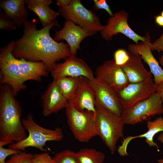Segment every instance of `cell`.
<instances>
[{"mask_svg": "<svg viewBox=\"0 0 163 163\" xmlns=\"http://www.w3.org/2000/svg\"><path fill=\"white\" fill-rule=\"evenodd\" d=\"M54 26L60 27L57 20L39 30L35 19L26 20L23 35L15 42L14 56L18 59L42 62L51 72L57 61L72 55L67 43L58 42L51 37L50 31Z\"/></svg>", "mask_w": 163, "mask_h": 163, "instance_id": "1", "label": "cell"}, {"mask_svg": "<svg viewBox=\"0 0 163 163\" xmlns=\"http://www.w3.org/2000/svg\"><path fill=\"white\" fill-rule=\"evenodd\" d=\"M11 88L0 86V141L9 144L19 142L27 136L21 120L22 110Z\"/></svg>", "mask_w": 163, "mask_h": 163, "instance_id": "2", "label": "cell"}, {"mask_svg": "<svg viewBox=\"0 0 163 163\" xmlns=\"http://www.w3.org/2000/svg\"><path fill=\"white\" fill-rule=\"evenodd\" d=\"M22 122L29 135L24 139L11 144L9 145L10 148L24 151L27 148L33 147L46 152L47 150L44 147L46 142L60 141L63 139L64 136L62 128L56 127L51 129L43 127L35 122L31 114L22 119Z\"/></svg>", "mask_w": 163, "mask_h": 163, "instance_id": "3", "label": "cell"}, {"mask_svg": "<svg viewBox=\"0 0 163 163\" xmlns=\"http://www.w3.org/2000/svg\"><path fill=\"white\" fill-rule=\"evenodd\" d=\"M95 119L99 136L112 154L116 150L119 139L123 137L125 124L121 116L95 104Z\"/></svg>", "mask_w": 163, "mask_h": 163, "instance_id": "4", "label": "cell"}, {"mask_svg": "<svg viewBox=\"0 0 163 163\" xmlns=\"http://www.w3.org/2000/svg\"><path fill=\"white\" fill-rule=\"evenodd\" d=\"M56 2L59 13L66 20L95 34L103 29L104 26L95 13L85 8L80 0H56Z\"/></svg>", "mask_w": 163, "mask_h": 163, "instance_id": "5", "label": "cell"}, {"mask_svg": "<svg viewBox=\"0 0 163 163\" xmlns=\"http://www.w3.org/2000/svg\"><path fill=\"white\" fill-rule=\"evenodd\" d=\"M65 108L69 128L77 140L87 142L97 136L95 113L87 110H79L68 101Z\"/></svg>", "mask_w": 163, "mask_h": 163, "instance_id": "6", "label": "cell"}, {"mask_svg": "<svg viewBox=\"0 0 163 163\" xmlns=\"http://www.w3.org/2000/svg\"><path fill=\"white\" fill-rule=\"evenodd\" d=\"M15 41L12 40L0 49V68L1 84H7L12 88L15 96L26 86L19 69L18 59L13 55Z\"/></svg>", "mask_w": 163, "mask_h": 163, "instance_id": "7", "label": "cell"}, {"mask_svg": "<svg viewBox=\"0 0 163 163\" xmlns=\"http://www.w3.org/2000/svg\"><path fill=\"white\" fill-rule=\"evenodd\" d=\"M162 103L159 94L156 92L149 98L123 110L121 117L124 124L134 125L151 116L162 113Z\"/></svg>", "mask_w": 163, "mask_h": 163, "instance_id": "8", "label": "cell"}, {"mask_svg": "<svg viewBox=\"0 0 163 163\" xmlns=\"http://www.w3.org/2000/svg\"><path fill=\"white\" fill-rule=\"evenodd\" d=\"M157 91V85L151 78L144 82L129 83L117 91L123 110L150 97Z\"/></svg>", "mask_w": 163, "mask_h": 163, "instance_id": "9", "label": "cell"}, {"mask_svg": "<svg viewBox=\"0 0 163 163\" xmlns=\"http://www.w3.org/2000/svg\"><path fill=\"white\" fill-rule=\"evenodd\" d=\"M128 13L124 10L114 13L112 17L109 18L107 24L100 32L101 37L108 41L112 40L113 36L121 33L133 41L136 44L140 40L145 41V36H142L137 34L129 26L128 22Z\"/></svg>", "mask_w": 163, "mask_h": 163, "instance_id": "10", "label": "cell"}, {"mask_svg": "<svg viewBox=\"0 0 163 163\" xmlns=\"http://www.w3.org/2000/svg\"><path fill=\"white\" fill-rule=\"evenodd\" d=\"M53 80L66 77H84L90 80L95 77L93 72L82 59L71 56L63 62L56 63L50 72Z\"/></svg>", "mask_w": 163, "mask_h": 163, "instance_id": "11", "label": "cell"}, {"mask_svg": "<svg viewBox=\"0 0 163 163\" xmlns=\"http://www.w3.org/2000/svg\"><path fill=\"white\" fill-rule=\"evenodd\" d=\"M90 82L95 93V104L121 116L123 109L117 91L95 78Z\"/></svg>", "mask_w": 163, "mask_h": 163, "instance_id": "12", "label": "cell"}, {"mask_svg": "<svg viewBox=\"0 0 163 163\" xmlns=\"http://www.w3.org/2000/svg\"><path fill=\"white\" fill-rule=\"evenodd\" d=\"M95 74L96 78L106 83L117 91L129 83L122 68L116 64L113 59L104 61L97 68Z\"/></svg>", "mask_w": 163, "mask_h": 163, "instance_id": "13", "label": "cell"}, {"mask_svg": "<svg viewBox=\"0 0 163 163\" xmlns=\"http://www.w3.org/2000/svg\"><path fill=\"white\" fill-rule=\"evenodd\" d=\"M95 34L86 30L71 21L65 20L63 27L61 30L56 31L53 39L57 42L62 40H66L72 55L76 56L82 41L85 38Z\"/></svg>", "mask_w": 163, "mask_h": 163, "instance_id": "14", "label": "cell"}, {"mask_svg": "<svg viewBox=\"0 0 163 163\" xmlns=\"http://www.w3.org/2000/svg\"><path fill=\"white\" fill-rule=\"evenodd\" d=\"M145 37V41H141L137 44H130L128 49L136 51L141 55L142 59L148 65L153 75L154 82L157 85L163 82V69L152 54L149 34L147 32Z\"/></svg>", "mask_w": 163, "mask_h": 163, "instance_id": "15", "label": "cell"}, {"mask_svg": "<svg viewBox=\"0 0 163 163\" xmlns=\"http://www.w3.org/2000/svg\"><path fill=\"white\" fill-rule=\"evenodd\" d=\"M42 114L44 117L56 113L65 108L68 101L53 80L41 96Z\"/></svg>", "mask_w": 163, "mask_h": 163, "instance_id": "16", "label": "cell"}, {"mask_svg": "<svg viewBox=\"0 0 163 163\" xmlns=\"http://www.w3.org/2000/svg\"><path fill=\"white\" fill-rule=\"evenodd\" d=\"M128 51L129 59L121 67L129 83L141 82L151 78L152 73L144 66L141 55L136 51L129 50Z\"/></svg>", "mask_w": 163, "mask_h": 163, "instance_id": "17", "label": "cell"}, {"mask_svg": "<svg viewBox=\"0 0 163 163\" xmlns=\"http://www.w3.org/2000/svg\"><path fill=\"white\" fill-rule=\"evenodd\" d=\"M68 102L79 110H87L95 114V94L89 80L82 77L76 95L72 100Z\"/></svg>", "mask_w": 163, "mask_h": 163, "instance_id": "18", "label": "cell"}, {"mask_svg": "<svg viewBox=\"0 0 163 163\" xmlns=\"http://www.w3.org/2000/svg\"><path fill=\"white\" fill-rule=\"evenodd\" d=\"M25 0H2L0 1L1 9L4 11L5 15L20 29L23 25L29 14L25 7Z\"/></svg>", "mask_w": 163, "mask_h": 163, "instance_id": "19", "label": "cell"}, {"mask_svg": "<svg viewBox=\"0 0 163 163\" xmlns=\"http://www.w3.org/2000/svg\"><path fill=\"white\" fill-rule=\"evenodd\" d=\"M18 62L20 73L24 83L30 80L40 82L42 77L47 76L50 72L42 62H32L24 59H18Z\"/></svg>", "mask_w": 163, "mask_h": 163, "instance_id": "20", "label": "cell"}, {"mask_svg": "<svg viewBox=\"0 0 163 163\" xmlns=\"http://www.w3.org/2000/svg\"><path fill=\"white\" fill-rule=\"evenodd\" d=\"M148 130L141 135L135 136H129L124 139L122 144L118 147L117 151L121 155L127 154L126 149L129 142L132 139L138 138H145V142L150 147H156L159 151L158 146L153 141L155 135L159 132H163V118L158 117L153 121H149L146 123Z\"/></svg>", "mask_w": 163, "mask_h": 163, "instance_id": "21", "label": "cell"}, {"mask_svg": "<svg viewBox=\"0 0 163 163\" xmlns=\"http://www.w3.org/2000/svg\"><path fill=\"white\" fill-rule=\"evenodd\" d=\"M52 3L51 0H25L28 9L37 15L43 27L54 22L60 15L50 8Z\"/></svg>", "mask_w": 163, "mask_h": 163, "instance_id": "22", "label": "cell"}, {"mask_svg": "<svg viewBox=\"0 0 163 163\" xmlns=\"http://www.w3.org/2000/svg\"><path fill=\"white\" fill-rule=\"evenodd\" d=\"M82 76L66 77L54 80L63 95L68 101L75 97L79 88Z\"/></svg>", "mask_w": 163, "mask_h": 163, "instance_id": "23", "label": "cell"}, {"mask_svg": "<svg viewBox=\"0 0 163 163\" xmlns=\"http://www.w3.org/2000/svg\"><path fill=\"white\" fill-rule=\"evenodd\" d=\"M80 163H103L105 155L102 152L93 148H84L76 152Z\"/></svg>", "mask_w": 163, "mask_h": 163, "instance_id": "24", "label": "cell"}, {"mask_svg": "<svg viewBox=\"0 0 163 163\" xmlns=\"http://www.w3.org/2000/svg\"><path fill=\"white\" fill-rule=\"evenodd\" d=\"M53 158L56 163H80L76 152L68 149L57 153Z\"/></svg>", "mask_w": 163, "mask_h": 163, "instance_id": "25", "label": "cell"}, {"mask_svg": "<svg viewBox=\"0 0 163 163\" xmlns=\"http://www.w3.org/2000/svg\"><path fill=\"white\" fill-rule=\"evenodd\" d=\"M34 155L23 151L13 155L5 163H32Z\"/></svg>", "mask_w": 163, "mask_h": 163, "instance_id": "26", "label": "cell"}, {"mask_svg": "<svg viewBox=\"0 0 163 163\" xmlns=\"http://www.w3.org/2000/svg\"><path fill=\"white\" fill-rule=\"evenodd\" d=\"M113 60L116 64L121 67L129 60V56L128 52L122 49L116 50L114 53Z\"/></svg>", "mask_w": 163, "mask_h": 163, "instance_id": "27", "label": "cell"}, {"mask_svg": "<svg viewBox=\"0 0 163 163\" xmlns=\"http://www.w3.org/2000/svg\"><path fill=\"white\" fill-rule=\"evenodd\" d=\"M17 27L15 24L9 19L1 10L0 11V29L2 31H12Z\"/></svg>", "mask_w": 163, "mask_h": 163, "instance_id": "28", "label": "cell"}, {"mask_svg": "<svg viewBox=\"0 0 163 163\" xmlns=\"http://www.w3.org/2000/svg\"><path fill=\"white\" fill-rule=\"evenodd\" d=\"M32 163H56L46 152L40 154H35Z\"/></svg>", "mask_w": 163, "mask_h": 163, "instance_id": "29", "label": "cell"}, {"mask_svg": "<svg viewBox=\"0 0 163 163\" xmlns=\"http://www.w3.org/2000/svg\"><path fill=\"white\" fill-rule=\"evenodd\" d=\"M21 151L9 148H5L0 145V163H5V159L8 156L20 152Z\"/></svg>", "mask_w": 163, "mask_h": 163, "instance_id": "30", "label": "cell"}, {"mask_svg": "<svg viewBox=\"0 0 163 163\" xmlns=\"http://www.w3.org/2000/svg\"><path fill=\"white\" fill-rule=\"evenodd\" d=\"M94 5L93 9L94 11H97L100 9H104L108 13L110 17L113 15L109 5L105 0H94Z\"/></svg>", "mask_w": 163, "mask_h": 163, "instance_id": "31", "label": "cell"}, {"mask_svg": "<svg viewBox=\"0 0 163 163\" xmlns=\"http://www.w3.org/2000/svg\"><path fill=\"white\" fill-rule=\"evenodd\" d=\"M151 49L152 50H157L163 53V33L158 38L151 43Z\"/></svg>", "mask_w": 163, "mask_h": 163, "instance_id": "32", "label": "cell"}, {"mask_svg": "<svg viewBox=\"0 0 163 163\" xmlns=\"http://www.w3.org/2000/svg\"><path fill=\"white\" fill-rule=\"evenodd\" d=\"M159 94L163 103V82L157 85V91Z\"/></svg>", "mask_w": 163, "mask_h": 163, "instance_id": "33", "label": "cell"}, {"mask_svg": "<svg viewBox=\"0 0 163 163\" xmlns=\"http://www.w3.org/2000/svg\"><path fill=\"white\" fill-rule=\"evenodd\" d=\"M156 23L159 26H163V17L161 15H157L155 17Z\"/></svg>", "mask_w": 163, "mask_h": 163, "instance_id": "34", "label": "cell"}, {"mask_svg": "<svg viewBox=\"0 0 163 163\" xmlns=\"http://www.w3.org/2000/svg\"><path fill=\"white\" fill-rule=\"evenodd\" d=\"M157 139L158 141L163 143V132H162L159 135Z\"/></svg>", "mask_w": 163, "mask_h": 163, "instance_id": "35", "label": "cell"}, {"mask_svg": "<svg viewBox=\"0 0 163 163\" xmlns=\"http://www.w3.org/2000/svg\"><path fill=\"white\" fill-rule=\"evenodd\" d=\"M159 61L163 69V54L160 58L159 59Z\"/></svg>", "mask_w": 163, "mask_h": 163, "instance_id": "36", "label": "cell"}, {"mask_svg": "<svg viewBox=\"0 0 163 163\" xmlns=\"http://www.w3.org/2000/svg\"><path fill=\"white\" fill-rule=\"evenodd\" d=\"M159 163H163V159H160L158 160Z\"/></svg>", "mask_w": 163, "mask_h": 163, "instance_id": "37", "label": "cell"}, {"mask_svg": "<svg viewBox=\"0 0 163 163\" xmlns=\"http://www.w3.org/2000/svg\"><path fill=\"white\" fill-rule=\"evenodd\" d=\"M161 15L163 17V11L161 12Z\"/></svg>", "mask_w": 163, "mask_h": 163, "instance_id": "38", "label": "cell"}, {"mask_svg": "<svg viewBox=\"0 0 163 163\" xmlns=\"http://www.w3.org/2000/svg\"><path fill=\"white\" fill-rule=\"evenodd\" d=\"M162 114H163V112H162Z\"/></svg>", "mask_w": 163, "mask_h": 163, "instance_id": "39", "label": "cell"}]
</instances>
